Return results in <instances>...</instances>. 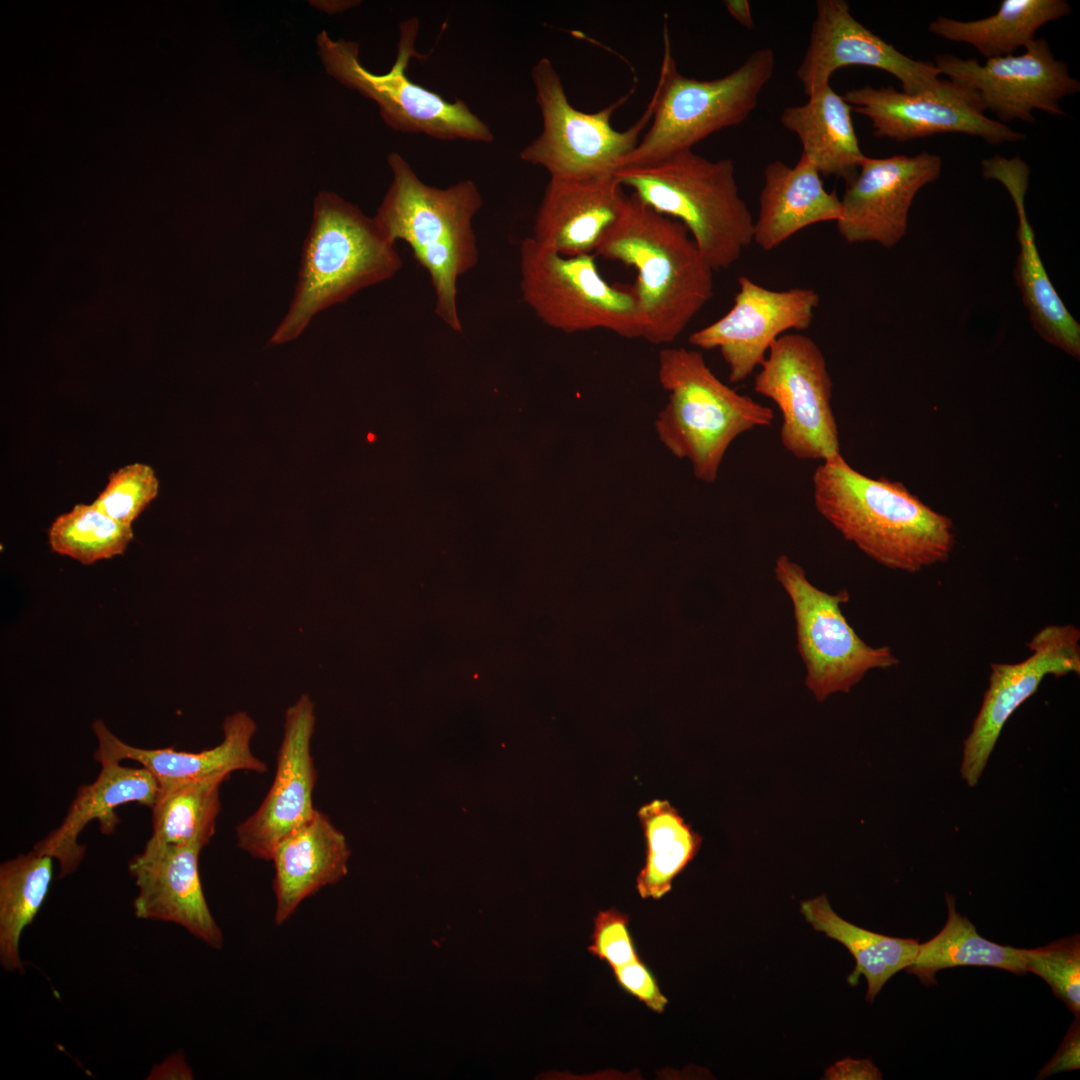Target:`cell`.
I'll return each instance as SVG.
<instances>
[{"mask_svg": "<svg viewBox=\"0 0 1080 1080\" xmlns=\"http://www.w3.org/2000/svg\"><path fill=\"white\" fill-rule=\"evenodd\" d=\"M812 484L817 512L878 564L916 573L949 559L955 545L952 520L901 482L864 475L841 455L821 462Z\"/></svg>", "mask_w": 1080, "mask_h": 1080, "instance_id": "1", "label": "cell"}, {"mask_svg": "<svg viewBox=\"0 0 1080 1080\" xmlns=\"http://www.w3.org/2000/svg\"><path fill=\"white\" fill-rule=\"evenodd\" d=\"M633 267L640 338L656 345L676 340L714 293V270L686 227L633 193L596 252Z\"/></svg>", "mask_w": 1080, "mask_h": 1080, "instance_id": "2", "label": "cell"}, {"mask_svg": "<svg viewBox=\"0 0 1080 1080\" xmlns=\"http://www.w3.org/2000/svg\"><path fill=\"white\" fill-rule=\"evenodd\" d=\"M391 183L374 216L390 240L406 242L427 271L435 293V314L460 333L458 279L479 261L473 219L483 206L469 179L439 188L423 182L409 162L391 152Z\"/></svg>", "mask_w": 1080, "mask_h": 1080, "instance_id": "3", "label": "cell"}, {"mask_svg": "<svg viewBox=\"0 0 1080 1080\" xmlns=\"http://www.w3.org/2000/svg\"><path fill=\"white\" fill-rule=\"evenodd\" d=\"M401 268L396 243L374 217L335 192L320 191L313 203L294 296L269 344L296 339L317 314L390 280Z\"/></svg>", "mask_w": 1080, "mask_h": 1080, "instance_id": "4", "label": "cell"}, {"mask_svg": "<svg viewBox=\"0 0 1080 1080\" xmlns=\"http://www.w3.org/2000/svg\"><path fill=\"white\" fill-rule=\"evenodd\" d=\"M614 174L648 207L682 223L714 271L728 269L753 243L754 219L731 159L712 161L690 149Z\"/></svg>", "mask_w": 1080, "mask_h": 1080, "instance_id": "5", "label": "cell"}, {"mask_svg": "<svg viewBox=\"0 0 1080 1080\" xmlns=\"http://www.w3.org/2000/svg\"><path fill=\"white\" fill-rule=\"evenodd\" d=\"M658 378L668 401L655 420L656 434L673 456L690 462L704 483L716 481L727 450L740 435L773 423L771 408L722 382L699 350L662 349Z\"/></svg>", "mask_w": 1080, "mask_h": 1080, "instance_id": "6", "label": "cell"}, {"mask_svg": "<svg viewBox=\"0 0 1080 1080\" xmlns=\"http://www.w3.org/2000/svg\"><path fill=\"white\" fill-rule=\"evenodd\" d=\"M667 36L659 79L650 100L653 111L649 127L620 168L649 164L690 150L709 135L740 125L754 111L759 95L773 76L775 55L771 48L764 47L722 77H687L676 67Z\"/></svg>", "mask_w": 1080, "mask_h": 1080, "instance_id": "7", "label": "cell"}, {"mask_svg": "<svg viewBox=\"0 0 1080 1080\" xmlns=\"http://www.w3.org/2000/svg\"><path fill=\"white\" fill-rule=\"evenodd\" d=\"M418 31L416 18L400 24L396 59L383 74L362 65L357 42L333 39L326 30L316 37L317 54L331 77L374 101L382 119L393 130L443 141L492 142L494 135L489 126L463 100H446L408 77L409 62L417 55Z\"/></svg>", "mask_w": 1080, "mask_h": 1080, "instance_id": "8", "label": "cell"}, {"mask_svg": "<svg viewBox=\"0 0 1080 1080\" xmlns=\"http://www.w3.org/2000/svg\"><path fill=\"white\" fill-rule=\"evenodd\" d=\"M535 100L542 118L540 134L519 154L522 161L544 168L550 178L584 177L615 173L637 146L653 111L645 112L624 131L613 128V113L631 95L593 113L571 105L560 75L551 60L539 59L531 70Z\"/></svg>", "mask_w": 1080, "mask_h": 1080, "instance_id": "9", "label": "cell"}, {"mask_svg": "<svg viewBox=\"0 0 1080 1080\" xmlns=\"http://www.w3.org/2000/svg\"><path fill=\"white\" fill-rule=\"evenodd\" d=\"M523 302L547 326L565 333L605 329L640 338L632 287L607 282L594 254L566 256L527 237L520 247Z\"/></svg>", "mask_w": 1080, "mask_h": 1080, "instance_id": "10", "label": "cell"}, {"mask_svg": "<svg viewBox=\"0 0 1080 1080\" xmlns=\"http://www.w3.org/2000/svg\"><path fill=\"white\" fill-rule=\"evenodd\" d=\"M774 574L791 601L805 684L818 701L849 692L870 670L899 663L890 647L868 645L847 621L842 612L850 597L846 589L829 593L817 588L786 554L775 560Z\"/></svg>", "mask_w": 1080, "mask_h": 1080, "instance_id": "11", "label": "cell"}, {"mask_svg": "<svg viewBox=\"0 0 1080 1080\" xmlns=\"http://www.w3.org/2000/svg\"><path fill=\"white\" fill-rule=\"evenodd\" d=\"M754 390L779 408L780 440L793 457L826 462L842 455L832 378L812 338L799 332L780 336L754 378Z\"/></svg>", "mask_w": 1080, "mask_h": 1080, "instance_id": "12", "label": "cell"}, {"mask_svg": "<svg viewBox=\"0 0 1080 1080\" xmlns=\"http://www.w3.org/2000/svg\"><path fill=\"white\" fill-rule=\"evenodd\" d=\"M852 110L867 117L876 137L908 142L936 134L961 133L990 144L1018 142L1025 134L985 115L979 96L952 80L927 92L909 94L886 86H864L844 93Z\"/></svg>", "mask_w": 1080, "mask_h": 1080, "instance_id": "13", "label": "cell"}, {"mask_svg": "<svg viewBox=\"0 0 1080 1080\" xmlns=\"http://www.w3.org/2000/svg\"><path fill=\"white\" fill-rule=\"evenodd\" d=\"M1019 55L986 59H963L939 53L935 66L941 75L973 90L986 110L999 122H1035L1032 112L1064 116L1059 101L1079 92L1080 82L1069 73L1065 62L1055 58L1045 39H1035Z\"/></svg>", "mask_w": 1080, "mask_h": 1080, "instance_id": "14", "label": "cell"}, {"mask_svg": "<svg viewBox=\"0 0 1080 1080\" xmlns=\"http://www.w3.org/2000/svg\"><path fill=\"white\" fill-rule=\"evenodd\" d=\"M738 286L731 309L688 339L698 349L719 350L731 383L750 377L780 336L808 329L820 303L812 288L772 290L747 276L739 277Z\"/></svg>", "mask_w": 1080, "mask_h": 1080, "instance_id": "15", "label": "cell"}, {"mask_svg": "<svg viewBox=\"0 0 1080 1080\" xmlns=\"http://www.w3.org/2000/svg\"><path fill=\"white\" fill-rule=\"evenodd\" d=\"M1079 640L1080 631L1073 624L1048 625L1027 643L1031 655L1025 660L992 663L981 708L963 742L960 773L969 787L977 785L1009 717L1043 679L1080 673Z\"/></svg>", "mask_w": 1080, "mask_h": 1080, "instance_id": "16", "label": "cell"}, {"mask_svg": "<svg viewBox=\"0 0 1080 1080\" xmlns=\"http://www.w3.org/2000/svg\"><path fill=\"white\" fill-rule=\"evenodd\" d=\"M854 65L886 71L909 94L927 92L941 82L934 62L897 50L861 24L846 1H816L809 43L796 72L804 94L813 95L830 84L835 71Z\"/></svg>", "mask_w": 1080, "mask_h": 1080, "instance_id": "17", "label": "cell"}, {"mask_svg": "<svg viewBox=\"0 0 1080 1080\" xmlns=\"http://www.w3.org/2000/svg\"><path fill=\"white\" fill-rule=\"evenodd\" d=\"M941 169L942 158L929 152L865 156L840 198L842 214L835 222L838 233L849 244L895 246L906 235L914 198L939 178Z\"/></svg>", "mask_w": 1080, "mask_h": 1080, "instance_id": "18", "label": "cell"}, {"mask_svg": "<svg viewBox=\"0 0 1080 1080\" xmlns=\"http://www.w3.org/2000/svg\"><path fill=\"white\" fill-rule=\"evenodd\" d=\"M315 722L314 704L308 695L286 710L272 785L257 810L236 826L238 847L255 858L271 860L278 843L316 811L313 791L317 770L311 753Z\"/></svg>", "mask_w": 1080, "mask_h": 1080, "instance_id": "19", "label": "cell"}, {"mask_svg": "<svg viewBox=\"0 0 1080 1080\" xmlns=\"http://www.w3.org/2000/svg\"><path fill=\"white\" fill-rule=\"evenodd\" d=\"M200 843L154 845L129 862L138 888L133 907L140 919L172 922L212 948L221 949L223 933L208 907L199 875Z\"/></svg>", "mask_w": 1080, "mask_h": 1080, "instance_id": "20", "label": "cell"}, {"mask_svg": "<svg viewBox=\"0 0 1080 1080\" xmlns=\"http://www.w3.org/2000/svg\"><path fill=\"white\" fill-rule=\"evenodd\" d=\"M627 199L613 173L550 178L530 237L566 256L595 253Z\"/></svg>", "mask_w": 1080, "mask_h": 1080, "instance_id": "21", "label": "cell"}, {"mask_svg": "<svg viewBox=\"0 0 1080 1080\" xmlns=\"http://www.w3.org/2000/svg\"><path fill=\"white\" fill-rule=\"evenodd\" d=\"M982 173L986 179L1000 182L1015 205L1019 253L1014 276L1034 330L1044 341L1079 359L1080 324L1065 306L1047 274L1027 217L1025 195L1029 184L1028 165L1018 156L1007 159L994 155L982 161Z\"/></svg>", "mask_w": 1080, "mask_h": 1080, "instance_id": "22", "label": "cell"}, {"mask_svg": "<svg viewBox=\"0 0 1080 1080\" xmlns=\"http://www.w3.org/2000/svg\"><path fill=\"white\" fill-rule=\"evenodd\" d=\"M92 729L98 742L94 753L97 762L136 761L154 776L159 787L209 779L226 780L234 771L259 774L267 771L265 762L251 751L250 742L256 732V724L246 712H236L226 717L222 742L200 752L131 746L114 735L102 720L94 721Z\"/></svg>", "mask_w": 1080, "mask_h": 1080, "instance_id": "23", "label": "cell"}, {"mask_svg": "<svg viewBox=\"0 0 1080 1080\" xmlns=\"http://www.w3.org/2000/svg\"><path fill=\"white\" fill-rule=\"evenodd\" d=\"M99 763L98 776L78 788L62 823L33 847L59 862L60 877L73 873L83 860L86 848L78 837L88 823L96 820L101 832L110 835L119 823L116 809L120 805L138 803L151 808L156 800L159 786L146 768L111 760Z\"/></svg>", "mask_w": 1080, "mask_h": 1080, "instance_id": "24", "label": "cell"}, {"mask_svg": "<svg viewBox=\"0 0 1080 1080\" xmlns=\"http://www.w3.org/2000/svg\"><path fill=\"white\" fill-rule=\"evenodd\" d=\"M349 855L344 834L318 809L309 821L283 838L271 857L275 924L285 923L322 887L340 881L347 873Z\"/></svg>", "mask_w": 1080, "mask_h": 1080, "instance_id": "25", "label": "cell"}, {"mask_svg": "<svg viewBox=\"0 0 1080 1080\" xmlns=\"http://www.w3.org/2000/svg\"><path fill=\"white\" fill-rule=\"evenodd\" d=\"M753 243L771 251L804 228L836 222L842 214L836 191L828 192L815 165L801 153L794 167L775 160L764 169Z\"/></svg>", "mask_w": 1080, "mask_h": 1080, "instance_id": "26", "label": "cell"}, {"mask_svg": "<svg viewBox=\"0 0 1080 1080\" xmlns=\"http://www.w3.org/2000/svg\"><path fill=\"white\" fill-rule=\"evenodd\" d=\"M852 107L830 84L808 97L802 105L786 107L780 122L795 133L805 155L823 176L850 183L865 158L859 145Z\"/></svg>", "mask_w": 1080, "mask_h": 1080, "instance_id": "27", "label": "cell"}, {"mask_svg": "<svg viewBox=\"0 0 1080 1080\" xmlns=\"http://www.w3.org/2000/svg\"><path fill=\"white\" fill-rule=\"evenodd\" d=\"M801 913L815 931L824 933L849 950L856 966L847 978L848 983L856 985L863 975L869 1002L890 978L908 968L917 955L918 940L886 936L856 926L837 915L825 895L803 901Z\"/></svg>", "mask_w": 1080, "mask_h": 1080, "instance_id": "28", "label": "cell"}, {"mask_svg": "<svg viewBox=\"0 0 1080 1080\" xmlns=\"http://www.w3.org/2000/svg\"><path fill=\"white\" fill-rule=\"evenodd\" d=\"M1070 13L1071 6L1065 0H1003L989 17L962 21L939 16L928 30L944 39L967 43L990 59L1027 47L1040 27Z\"/></svg>", "mask_w": 1080, "mask_h": 1080, "instance_id": "29", "label": "cell"}, {"mask_svg": "<svg viewBox=\"0 0 1080 1080\" xmlns=\"http://www.w3.org/2000/svg\"><path fill=\"white\" fill-rule=\"evenodd\" d=\"M948 917L944 927L932 939L919 944L913 963L905 969L925 985L936 983L935 974L958 966L993 967L1022 975L1021 949L994 943L982 936L974 924L956 910L955 898L946 893Z\"/></svg>", "mask_w": 1080, "mask_h": 1080, "instance_id": "30", "label": "cell"}, {"mask_svg": "<svg viewBox=\"0 0 1080 1080\" xmlns=\"http://www.w3.org/2000/svg\"><path fill=\"white\" fill-rule=\"evenodd\" d=\"M638 818L646 839V857L636 889L643 899L658 900L695 857L702 838L667 800L643 805Z\"/></svg>", "mask_w": 1080, "mask_h": 1080, "instance_id": "31", "label": "cell"}, {"mask_svg": "<svg viewBox=\"0 0 1080 1080\" xmlns=\"http://www.w3.org/2000/svg\"><path fill=\"white\" fill-rule=\"evenodd\" d=\"M53 879V858L36 852L0 866V961L8 972H24L19 943L41 909Z\"/></svg>", "mask_w": 1080, "mask_h": 1080, "instance_id": "32", "label": "cell"}, {"mask_svg": "<svg viewBox=\"0 0 1080 1080\" xmlns=\"http://www.w3.org/2000/svg\"><path fill=\"white\" fill-rule=\"evenodd\" d=\"M224 781L209 779L159 787L151 807L153 832L147 843L206 846L215 833Z\"/></svg>", "mask_w": 1080, "mask_h": 1080, "instance_id": "33", "label": "cell"}, {"mask_svg": "<svg viewBox=\"0 0 1080 1080\" xmlns=\"http://www.w3.org/2000/svg\"><path fill=\"white\" fill-rule=\"evenodd\" d=\"M133 539L131 525L120 523L91 504H76L48 529L51 549L82 564L121 555Z\"/></svg>", "mask_w": 1080, "mask_h": 1080, "instance_id": "34", "label": "cell"}, {"mask_svg": "<svg viewBox=\"0 0 1080 1080\" xmlns=\"http://www.w3.org/2000/svg\"><path fill=\"white\" fill-rule=\"evenodd\" d=\"M1021 949L1024 969L1041 977L1054 995L1079 1018L1080 938L1073 935L1045 946Z\"/></svg>", "mask_w": 1080, "mask_h": 1080, "instance_id": "35", "label": "cell"}, {"mask_svg": "<svg viewBox=\"0 0 1080 1080\" xmlns=\"http://www.w3.org/2000/svg\"><path fill=\"white\" fill-rule=\"evenodd\" d=\"M159 481L145 463L127 464L109 475L92 504L112 519L131 525L158 495Z\"/></svg>", "mask_w": 1080, "mask_h": 1080, "instance_id": "36", "label": "cell"}, {"mask_svg": "<svg viewBox=\"0 0 1080 1080\" xmlns=\"http://www.w3.org/2000/svg\"><path fill=\"white\" fill-rule=\"evenodd\" d=\"M588 951L611 969L640 959L629 930L628 915L615 908L600 911L594 919Z\"/></svg>", "mask_w": 1080, "mask_h": 1080, "instance_id": "37", "label": "cell"}, {"mask_svg": "<svg viewBox=\"0 0 1080 1080\" xmlns=\"http://www.w3.org/2000/svg\"><path fill=\"white\" fill-rule=\"evenodd\" d=\"M612 972L617 984L626 993L638 999L653 1012L665 1011L668 1000L661 992L653 972L641 958L614 967Z\"/></svg>", "mask_w": 1080, "mask_h": 1080, "instance_id": "38", "label": "cell"}, {"mask_svg": "<svg viewBox=\"0 0 1080 1080\" xmlns=\"http://www.w3.org/2000/svg\"><path fill=\"white\" fill-rule=\"evenodd\" d=\"M1079 1052L1080 1026L1079 1018H1076L1052 1059L1038 1073L1037 1079H1043L1063 1071L1079 1069Z\"/></svg>", "mask_w": 1080, "mask_h": 1080, "instance_id": "39", "label": "cell"}, {"mask_svg": "<svg viewBox=\"0 0 1080 1080\" xmlns=\"http://www.w3.org/2000/svg\"><path fill=\"white\" fill-rule=\"evenodd\" d=\"M839 1064L841 1065V1067L836 1068V1070L845 1071V1074L843 1075L846 1076H844V1078L881 1079V1073L870 1061H855L850 1059V1061L840 1062Z\"/></svg>", "mask_w": 1080, "mask_h": 1080, "instance_id": "40", "label": "cell"}, {"mask_svg": "<svg viewBox=\"0 0 1080 1080\" xmlns=\"http://www.w3.org/2000/svg\"><path fill=\"white\" fill-rule=\"evenodd\" d=\"M723 4L732 18H734L742 27L748 30H753L755 23L752 17L749 1L747 0H725Z\"/></svg>", "mask_w": 1080, "mask_h": 1080, "instance_id": "41", "label": "cell"}]
</instances>
